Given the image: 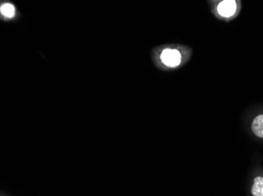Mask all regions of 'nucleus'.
<instances>
[{
    "label": "nucleus",
    "instance_id": "20e7f679",
    "mask_svg": "<svg viewBox=\"0 0 263 196\" xmlns=\"http://www.w3.org/2000/svg\"><path fill=\"white\" fill-rule=\"evenodd\" d=\"M251 193L252 196H263V177L258 176L255 178L252 185Z\"/></svg>",
    "mask_w": 263,
    "mask_h": 196
},
{
    "label": "nucleus",
    "instance_id": "f03ea898",
    "mask_svg": "<svg viewBox=\"0 0 263 196\" xmlns=\"http://www.w3.org/2000/svg\"><path fill=\"white\" fill-rule=\"evenodd\" d=\"M218 11L222 17H230L234 15L236 11V3L234 0H226L220 3Z\"/></svg>",
    "mask_w": 263,
    "mask_h": 196
},
{
    "label": "nucleus",
    "instance_id": "f257e3e1",
    "mask_svg": "<svg viewBox=\"0 0 263 196\" xmlns=\"http://www.w3.org/2000/svg\"><path fill=\"white\" fill-rule=\"evenodd\" d=\"M161 60L168 67H177L181 62V53L177 50L165 49L161 54Z\"/></svg>",
    "mask_w": 263,
    "mask_h": 196
},
{
    "label": "nucleus",
    "instance_id": "7ed1b4c3",
    "mask_svg": "<svg viewBox=\"0 0 263 196\" xmlns=\"http://www.w3.org/2000/svg\"><path fill=\"white\" fill-rule=\"evenodd\" d=\"M251 128L255 136L263 138V114L258 115L253 119Z\"/></svg>",
    "mask_w": 263,
    "mask_h": 196
},
{
    "label": "nucleus",
    "instance_id": "39448f33",
    "mask_svg": "<svg viewBox=\"0 0 263 196\" xmlns=\"http://www.w3.org/2000/svg\"><path fill=\"white\" fill-rule=\"evenodd\" d=\"M1 13L4 17L11 18L14 17L15 10H14V6L10 4H5L1 7Z\"/></svg>",
    "mask_w": 263,
    "mask_h": 196
}]
</instances>
